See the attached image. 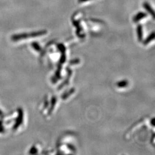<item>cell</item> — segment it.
<instances>
[{"label": "cell", "mask_w": 155, "mask_h": 155, "mask_svg": "<svg viewBox=\"0 0 155 155\" xmlns=\"http://www.w3.org/2000/svg\"><path fill=\"white\" fill-rule=\"evenodd\" d=\"M128 85V82L127 81H121L120 82H119L117 83V86L119 87H122L126 86Z\"/></svg>", "instance_id": "1"}]
</instances>
